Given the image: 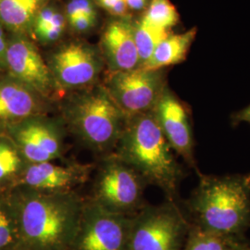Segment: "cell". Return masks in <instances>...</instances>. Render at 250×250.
I'll return each instance as SVG.
<instances>
[{
  "label": "cell",
  "mask_w": 250,
  "mask_h": 250,
  "mask_svg": "<svg viewBox=\"0 0 250 250\" xmlns=\"http://www.w3.org/2000/svg\"><path fill=\"white\" fill-rule=\"evenodd\" d=\"M143 19L154 26L169 31L178 23L179 14L170 0H150Z\"/></svg>",
  "instance_id": "21"
},
{
  "label": "cell",
  "mask_w": 250,
  "mask_h": 250,
  "mask_svg": "<svg viewBox=\"0 0 250 250\" xmlns=\"http://www.w3.org/2000/svg\"><path fill=\"white\" fill-rule=\"evenodd\" d=\"M8 134L28 163L56 161L65 151L66 127L62 120L36 115L10 126Z\"/></svg>",
  "instance_id": "8"
},
{
  "label": "cell",
  "mask_w": 250,
  "mask_h": 250,
  "mask_svg": "<svg viewBox=\"0 0 250 250\" xmlns=\"http://www.w3.org/2000/svg\"><path fill=\"white\" fill-rule=\"evenodd\" d=\"M105 86L128 118L153 110L167 84L162 70L139 67L112 72Z\"/></svg>",
  "instance_id": "9"
},
{
  "label": "cell",
  "mask_w": 250,
  "mask_h": 250,
  "mask_svg": "<svg viewBox=\"0 0 250 250\" xmlns=\"http://www.w3.org/2000/svg\"><path fill=\"white\" fill-rule=\"evenodd\" d=\"M153 113L171 149L190 168L199 172L195 160L193 127L186 105L167 86L153 108Z\"/></svg>",
  "instance_id": "10"
},
{
  "label": "cell",
  "mask_w": 250,
  "mask_h": 250,
  "mask_svg": "<svg viewBox=\"0 0 250 250\" xmlns=\"http://www.w3.org/2000/svg\"><path fill=\"white\" fill-rule=\"evenodd\" d=\"M99 6L115 16H124L128 7L125 0H97Z\"/></svg>",
  "instance_id": "26"
},
{
  "label": "cell",
  "mask_w": 250,
  "mask_h": 250,
  "mask_svg": "<svg viewBox=\"0 0 250 250\" xmlns=\"http://www.w3.org/2000/svg\"><path fill=\"white\" fill-rule=\"evenodd\" d=\"M183 203L192 225L227 239L243 241L250 227V173L207 175Z\"/></svg>",
  "instance_id": "2"
},
{
  "label": "cell",
  "mask_w": 250,
  "mask_h": 250,
  "mask_svg": "<svg viewBox=\"0 0 250 250\" xmlns=\"http://www.w3.org/2000/svg\"><path fill=\"white\" fill-rule=\"evenodd\" d=\"M232 122L234 124L248 123L250 125V105L234 114L232 117Z\"/></svg>",
  "instance_id": "29"
},
{
  "label": "cell",
  "mask_w": 250,
  "mask_h": 250,
  "mask_svg": "<svg viewBox=\"0 0 250 250\" xmlns=\"http://www.w3.org/2000/svg\"><path fill=\"white\" fill-rule=\"evenodd\" d=\"M62 113L67 132L83 146L102 156L113 152L127 119L102 84L91 85L72 95Z\"/></svg>",
  "instance_id": "4"
},
{
  "label": "cell",
  "mask_w": 250,
  "mask_h": 250,
  "mask_svg": "<svg viewBox=\"0 0 250 250\" xmlns=\"http://www.w3.org/2000/svg\"><path fill=\"white\" fill-rule=\"evenodd\" d=\"M112 154L134 169L147 185L161 188L167 199L178 200L185 170L162 134L153 110L126 119Z\"/></svg>",
  "instance_id": "3"
},
{
  "label": "cell",
  "mask_w": 250,
  "mask_h": 250,
  "mask_svg": "<svg viewBox=\"0 0 250 250\" xmlns=\"http://www.w3.org/2000/svg\"><path fill=\"white\" fill-rule=\"evenodd\" d=\"M19 240L16 215L5 192L0 194V250H15Z\"/></svg>",
  "instance_id": "20"
},
{
  "label": "cell",
  "mask_w": 250,
  "mask_h": 250,
  "mask_svg": "<svg viewBox=\"0 0 250 250\" xmlns=\"http://www.w3.org/2000/svg\"><path fill=\"white\" fill-rule=\"evenodd\" d=\"M230 241L235 250H250V245H248L244 241H236L232 239H230Z\"/></svg>",
  "instance_id": "31"
},
{
  "label": "cell",
  "mask_w": 250,
  "mask_h": 250,
  "mask_svg": "<svg viewBox=\"0 0 250 250\" xmlns=\"http://www.w3.org/2000/svg\"><path fill=\"white\" fill-rule=\"evenodd\" d=\"M102 45L112 72L130 71L140 67L133 22L125 19L110 21L103 33Z\"/></svg>",
  "instance_id": "15"
},
{
  "label": "cell",
  "mask_w": 250,
  "mask_h": 250,
  "mask_svg": "<svg viewBox=\"0 0 250 250\" xmlns=\"http://www.w3.org/2000/svg\"><path fill=\"white\" fill-rule=\"evenodd\" d=\"M8 41L6 40L2 24L0 23V67H5Z\"/></svg>",
  "instance_id": "28"
},
{
  "label": "cell",
  "mask_w": 250,
  "mask_h": 250,
  "mask_svg": "<svg viewBox=\"0 0 250 250\" xmlns=\"http://www.w3.org/2000/svg\"><path fill=\"white\" fill-rule=\"evenodd\" d=\"M49 0H0V23L16 34L34 26L38 12Z\"/></svg>",
  "instance_id": "17"
},
{
  "label": "cell",
  "mask_w": 250,
  "mask_h": 250,
  "mask_svg": "<svg viewBox=\"0 0 250 250\" xmlns=\"http://www.w3.org/2000/svg\"><path fill=\"white\" fill-rule=\"evenodd\" d=\"M18 223L15 250H70L83 199L75 191L45 193L16 187L5 191Z\"/></svg>",
  "instance_id": "1"
},
{
  "label": "cell",
  "mask_w": 250,
  "mask_h": 250,
  "mask_svg": "<svg viewBox=\"0 0 250 250\" xmlns=\"http://www.w3.org/2000/svg\"><path fill=\"white\" fill-rule=\"evenodd\" d=\"M128 9L139 11L148 6V0H125Z\"/></svg>",
  "instance_id": "30"
},
{
  "label": "cell",
  "mask_w": 250,
  "mask_h": 250,
  "mask_svg": "<svg viewBox=\"0 0 250 250\" xmlns=\"http://www.w3.org/2000/svg\"><path fill=\"white\" fill-rule=\"evenodd\" d=\"M47 25L66 26V20L62 13L60 12L58 9L45 6L36 15L33 28Z\"/></svg>",
  "instance_id": "24"
},
{
  "label": "cell",
  "mask_w": 250,
  "mask_h": 250,
  "mask_svg": "<svg viewBox=\"0 0 250 250\" xmlns=\"http://www.w3.org/2000/svg\"><path fill=\"white\" fill-rule=\"evenodd\" d=\"M169 35V31L154 26L143 18L134 22V41L140 59V67L150 59L157 46Z\"/></svg>",
  "instance_id": "19"
},
{
  "label": "cell",
  "mask_w": 250,
  "mask_h": 250,
  "mask_svg": "<svg viewBox=\"0 0 250 250\" xmlns=\"http://www.w3.org/2000/svg\"><path fill=\"white\" fill-rule=\"evenodd\" d=\"M184 250H235L230 239L200 230L191 224Z\"/></svg>",
  "instance_id": "22"
},
{
  "label": "cell",
  "mask_w": 250,
  "mask_h": 250,
  "mask_svg": "<svg viewBox=\"0 0 250 250\" xmlns=\"http://www.w3.org/2000/svg\"><path fill=\"white\" fill-rule=\"evenodd\" d=\"M191 223L183 204L167 199L133 215L127 250H184Z\"/></svg>",
  "instance_id": "5"
},
{
  "label": "cell",
  "mask_w": 250,
  "mask_h": 250,
  "mask_svg": "<svg viewBox=\"0 0 250 250\" xmlns=\"http://www.w3.org/2000/svg\"><path fill=\"white\" fill-rule=\"evenodd\" d=\"M27 164L9 135L0 134V192L14 188Z\"/></svg>",
  "instance_id": "18"
},
{
  "label": "cell",
  "mask_w": 250,
  "mask_h": 250,
  "mask_svg": "<svg viewBox=\"0 0 250 250\" xmlns=\"http://www.w3.org/2000/svg\"><path fill=\"white\" fill-rule=\"evenodd\" d=\"M132 219L85 200L70 250H127Z\"/></svg>",
  "instance_id": "7"
},
{
  "label": "cell",
  "mask_w": 250,
  "mask_h": 250,
  "mask_svg": "<svg viewBox=\"0 0 250 250\" xmlns=\"http://www.w3.org/2000/svg\"><path fill=\"white\" fill-rule=\"evenodd\" d=\"M93 169L91 164L77 162L63 165L54 161L28 163L14 188L22 187L45 193L74 191L87 181Z\"/></svg>",
  "instance_id": "13"
},
{
  "label": "cell",
  "mask_w": 250,
  "mask_h": 250,
  "mask_svg": "<svg viewBox=\"0 0 250 250\" xmlns=\"http://www.w3.org/2000/svg\"><path fill=\"white\" fill-rule=\"evenodd\" d=\"M45 99L22 83L6 77L0 80V132L12 125L45 113Z\"/></svg>",
  "instance_id": "14"
},
{
  "label": "cell",
  "mask_w": 250,
  "mask_h": 250,
  "mask_svg": "<svg viewBox=\"0 0 250 250\" xmlns=\"http://www.w3.org/2000/svg\"><path fill=\"white\" fill-rule=\"evenodd\" d=\"M91 199L109 211L133 216L144 206L148 186L134 169L112 153L103 156Z\"/></svg>",
  "instance_id": "6"
},
{
  "label": "cell",
  "mask_w": 250,
  "mask_h": 250,
  "mask_svg": "<svg viewBox=\"0 0 250 250\" xmlns=\"http://www.w3.org/2000/svg\"><path fill=\"white\" fill-rule=\"evenodd\" d=\"M37 38L44 43H52L61 38L65 26L62 25H47L34 28Z\"/></svg>",
  "instance_id": "25"
},
{
  "label": "cell",
  "mask_w": 250,
  "mask_h": 250,
  "mask_svg": "<svg viewBox=\"0 0 250 250\" xmlns=\"http://www.w3.org/2000/svg\"><path fill=\"white\" fill-rule=\"evenodd\" d=\"M68 21L84 15L97 21V9L91 0H70L66 7Z\"/></svg>",
  "instance_id": "23"
},
{
  "label": "cell",
  "mask_w": 250,
  "mask_h": 250,
  "mask_svg": "<svg viewBox=\"0 0 250 250\" xmlns=\"http://www.w3.org/2000/svg\"><path fill=\"white\" fill-rule=\"evenodd\" d=\"M48 67L58 89H72L93 85L102 63L89 45L72 43L54 54Z\"/></svg>",
  "instance_id": "12"
},
{
  "label": "cell",
  "mask_w": 250,
  "mask_h": 250,
  "mask_svg": "<svg viewBox=\"0 0 250 250\" xmlns=\"http://www.w3.org/2000/svg\"><path fill=\"white\" fill-rule=\"evenodd\" d=\"M197 33V28H193L183 34L169 35L161 41L150 59L141 68L162 70L165 67L184 62Z\"/></svg>",
  "instance_id": "16"
},
{
  "label": "cell",
  "mask_w": 250,
  "mask_h": 250,
  "mask_svg": "<svg viewBox=\"0 0 250 250\" xmlns=\"http://www.w3.org/2000/svg\"><path fill=\"white\" fill-rule=\"evenodd\" d=\"M96 20L89 18L87 16L84 15H80L77 16L75 18L69 20L70 24L72 25V28L76 31V32H86L90 30L91 28H93L94 25L96 24Z\"/></svg>",
  "instance_id": "27"
},
{
  "label": "cell",
  "mask_w": 250,
  "mask_h": 250,
  "mask_svg": "<svg viewBox=\"0 0 250 250\" xmlns=\"http://www.w3.org/2000/svg\"><path fill=\"white\" fill-rule=\"evenodd\" d=\"M5 67L9 76L22 83L45 99L58 87L48 65L28 39L17 36L8 41Z\"/></svg>",
  "instance_id": "11"
}]
</instances>
